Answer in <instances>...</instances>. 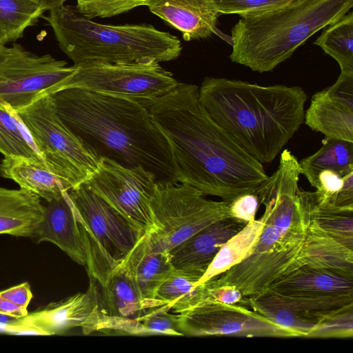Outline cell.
<instances>
[{
  "label": "cell",
  "mask_w": 353,
  "mask_h": 353,
  "mask_svg": "<svg viewBox=\"0 0 353 353\" xmlns=\"http://www.w3.org/2000/svg\"><path fill=\"white\" fill-rule=\"evenodd\" d=\"M67 193L79 223L89 277L101 285L145 232L84 183Z\"/></svg>",
  "instance_id": "52a82bcc"
},
{
  "label": "cell",
  "mask_w": 353,
  "mask_h": 353,
  "mask_svg": "<svg viewBox=\"0 0 353 353\" xmlns=\"http://www.w3.org/2000/svg\"><path fill=\"white\" fill-rule=\"evenodd\" d=\"M77 9L88 18L111 17L144 6L145 0H77Z\"/></svg>",
  "instance_id": "d6a6232c"
},
{
  "label": "cell",
  "mask_w": 353,
  "mask_h": 353,
  "mask_svg": "<svg viewBox=\"0 0 353 353\" xmlns=\"http://www.w3.org/2000/svg\"><path fill=\"white\" fill-rule=\"evenodd\" d=\"M205 196L187 184L157 181L150 202L156 231L147 234L152 247L169 252L210 224L230 218L228 202Z\"/></svg>",
  "instance_id": "9c48e42d"
},
{
  "label": "cell",
  "mask_w": 353,
  "mask_h": 353,
  "mask_svg": "<svg viewBox=\"0 0 353 353\" xmlns=\"http://www.w3.org/2000/svg\"><path fill=\"white\" fill-rule=\"evenodd\" d=\"M50 95L61 119L100 159L141 165L157 181L180 183L166 137L137 99L74 88Z\"/></svg>",
  "instance_id": "7a4b0ae2"
},
{
  "label": "cell",
  "mask_w": 353,
  "mask_h": 353,
  "mask_svg": "<svg viewBox=\"0 0 353 353\" xmlns=\"http://www.w3.org/2000/svg\"><path fill=\"white\" fill-rule=\"evenodd\" d=\"M314 44L336 61L341 73L353 74V12L323 28Z\"/></svg>",
  "instance_id": "83f0119b"
},
{
  "label": "cell",
  "mask_w": 353,
  "mask_h": 353,
  "mask_svg": "<svg viewBox=\"0 0 353 353\" xmlns=\"http://www.w3.org/2000/svg\"><path fill=\"white\" fill-rule=\"evenodd\" d=\"M352 7L353 0H296L279 8L241 16L231 30L230 58L253 71H272Z\"/></svg>",
  "instance_id": "5b68a950"
},
{
  "label": "cell",
  "mask_w": 353,
  "mask_h": 353,
  "mask_svg": "<svg viewBox=\"0 0 353 353\" xmlns=\"http://www.w3.org/2000/svg\"><path fill=\"white\" fill-rule=\"evenodd\" d=\"M299 165L301 174L313 187L323 170H331L345 176L353 172V142L325 138L321 148L303 159Z\"/></svg>",
  "instance_id": "484cf974"
},
{
  "label": "cell",
  "mask_w": 353,
  "mask_h": 353,
  "mask_svg": "<svg viewBox=\"0 0 353 353\" xmlns=\"http://www.w3.org/2000/svg\"><path fill=\"white\" fill-rule=\"evenodd\" d=\"M208 286L210 299L225 304L239 303L244 297L241 291L234 285H215L210 281L205 282Z\"/></svg>",
  "instance_id": "d590c367"
},
{
  "label": "cell",
  "mask_w": 353,
  "mask_h": 353,
  "mask_svg": "<svg viewBox=\"0 0 353 353\" xmlns=\"http://www.w3.org/2000/svg\"><path fill=\"white\" fill-rule=\"evenodd\" d=\"M199 99L243 150L261 163H269L303 123L307 96L300 86H264L208 77L199 87Z\"/></svg>",
  "instance_id": "277c9868"
},
{
  "label": "cell",
  "mask_w": 353,
  "mask_h": 353,
  "mask_svg": "<svg viewBox=\"0 0 353 353\" xmlns=\"http://www.w3.org/2000/svg\"><path fill=\"white\" fill-rule=\"evenodd\" d=\"M303 265L353 274V245L331 236L311 221L294 270Z\"/></svg>",
  "instance_id": "7402d4cb"
},
{
  "label": "cell",
  "mask_w": 353,
  "mask_h": 353,
  "mask_svg": "<svg viewBox=\"0 0 353 353\" xmlns=\"http://www.w3.org/2000/svg\"><path fill=\"white\" fill-rule=\"evenodd\" d=\"M6 37L0 28V62L3 61L7 52L8 47L6 46Z\"/></svg>",
  "instance_id": "ab89813d"
},
{
  "label": "cell",
  "mask_w": 353,
  "mask_h": 353,
  "mask_svg": "<svg viewBox=\"0 0 353 353\" xmlns=\"http://www.w3.org/2000/svg\"><path fill=\"white\" fill-rule=\"evenodd\" d=\"M74 70L50 54L36 55L14 44L0 62V102L17 112L53 93Z\"/></svg>",
  "instance_id": "7c38bea8"
},
{
  "label": "cell",
  "mask_w": 353,
  "mask_h": 353,
  "mask_svg": "<svg viewBox=\"0 0 353 353\" xmlns=\"http://www.w3.org/2000/svg\"><path fill=\"white\" fill-rule=\"evenodd\" d=\"M39 6L45 12L52 10L63 5L68 0H30Z\"/></svg>",
  "instance_id": "f35d334b"
},
{
  "label": "cell",
  "mask_w": 353,
  "mask_h": 353,
  "mask_svg": "<svg viewBox=\"0 0 353 353\" xmlns=\"http://www.w3.org/2000/svg\"><path fill=\"white\" fill-rule=\"evenodd\" d=\"M43 18L52 28L61 50L77 65L177 59L182 46L176 36L148 24L105 25L92 21L76 6H61Z\"/></svg>",
  "instance_id": "8992f818"
},
{
  "label": "cell",
  "mask_w": 353,
  "mask_h": 353,
  "mask_svg": "<svg viewBox=\"0 0 353 353\" xmlns=\"http://www.w3.org/2000/svg\"><path fill=\"white\" fill-rule=\"evenodd\" d=\"M119 265L132 279L147 308L157 307L156 293L175 270L169 252L154 250L147 234L139 239Z\"/></svg>",
  "instance_id": "d6986e66"
},
{
  "label": "cell",
  "mask_w": 353,
  "mask_h": 353,
  "mask_svg": "<svg viewBox=\"0 0 353 353\" xmlns=\"http://www.w3.org/2000/svg\"><path fill=\"white\" fill-rule=\"evenodd\" d=\"M353 336V307L330 315L308 334L309 338H351Z\"/></svg>",
  "instance_id": "1f68e13d"
},
{
  "label": "cell",
  "mask_w": 353,
  "mask_h": 353,
  "mask_svg": "<svg viewBox=\"0 0 353 353\" xmlns=\"http://www.w3.org/2000/svg\"><path fill=\"white\" fill-rule=\"evenodd\" d=\"M260 204L255 192L241 194L228 203L229 216L239 222L247 224L255 220Z\"/></svg>",
  "instance_id": "e575fe53"
},
{
  "label": "cell",
  "mask_w": 353,
  "mask_h": 353,
  "mask_svg": "<svg viewBox=\"0 0 353 353\" xmlns=\"http://www.w3.org/2000/svg\"><path fill=\"white\" fill-rule=\"evenodd\" d=\"M157 181L156 176L141 165L128 168L101 158L97 169L83 182L145 234L156 231L150 207Z\"/></svg>",
  "instance_id": "8fae6325"
},
{
  "label": "cell",
  "mask_w": 353,
  "mask_h": 353,
  "mask_svg": "<svg viewBox=\"0 0 353 353\" xmlns=\"http://www.w3.org/2000/svg\"><path fill=\"white\" fill-rule=\"evenodd\" d=\"M183 336L296 337L248 307L207 301L179 314Z\"/></svg>",
  "instance_id": "4fadbf2b"
},
{
  "label": "cell",
  "mask_w": 353,
  "mask_h": 353,
  "mask_svg": "<svg viewBox=\"0 0 353 353\" xmlns=\"http://www.w3.org/2000/svg\"><path fill=\"white\" fill-rule=\"evenodd\" d=\"M44 10L30 0H0V28L7 42L15 41L37 24Z\"/></svg>",
  "instance_id": "f546056e"
},
{
  "label": "cell",
  "mask_w": 353,
  "mask_h": 353,
  "mask_svg": "<svg viewBox=\"0 0 353 353\" xmlns=\"http://www.w3.org/2000/svg\"><path fill=\"white\" fill-rule=\"evenodd\" d=\"M0 296L27 310L32 293L29 283L26 282L0 291Z\"/></svg>",
  "instance_id": "8d00e7d4"
},
{
  "label": "cell",
  "mask_w": 353,
  "mask_h": 353,
  "mask_svg": "<svg viewBox=\"0 0 353 353\" xmlns=\"http://www.w3.org/2000/svg\"><path fill=\"white\" fill-rule=\"evenodd\" d=\"M201 277L196 272L175 268L156 293L157 307L167 305L180 314L210 300L206 283L196 285Z\"/></svg>",
  "instance_id": "d4e9b609"
},
{
  "label": "cell",
  "mask_w": 353,
  "mask_h": 353,
  "mask_svg": "<svg viewBox=\"0 0 353 353\" xmlns=\"http://www.w3.org/2000/svg\"><path fill=\"white\" fill-rule=\"evenodd\" d=\"M220 14L243 16L266 12L290 4L296 0H213Z\"/></svg>",
  "instance_id": "836d02e7"
},
{
  "label": "cell",
  "mask_w": 353,
  "mask_h": 353,
  "mask_svg": "<svg viewBox=\"0 0 353 353\" xmlns=\"http://www.w3.org/2000/svg\"><path fill=\"white\" fill-rule=\"evenodd\" d=\"M170 307L163 305L151 307L134 320L136 336L165 334L183 336L179 329V315L169 313Z\"/></svg>",
  "instance_id": "4dcf8cb0"
},
{
  "label": "cell",
  "mask_w": 353,
  "mask_h": 353,
  "mask_svg": "<svg viewBox=\"0 0 353 353\" xmlns=\"http://www.w3.org/2000/svg\"><path fill=\"white\" fill-rule=\"evenodd\" d=\"M74 65V71L54 92L74 88L128 98L152 99L169 92L179 83L152 59L117 63L88 61Z\"/></svg>",
  "instance_id": "30bf717a"
},
{
  "label": "cell",
  "mask_w": 353,
  "mask_h": 353,
  "mask_svg": "<svg viewBox=\"0 0 353 353\" xmlns=\"http://www.w3.org/2000/svg\"><path fill=\"white\" fill-rule=\"evenodd\" d=\"M300 174L297 159L284 150L276 170L255 191L265 208L256 242L246 258L208 281L234 285L246 297L265 292L294 270L311 221L310 192L299 188Z\"/></svg>",
  "instance_id": "3957f363"
},
{
  "label": "cell",
  "mask_w": 353,
  "mask_h": 353,
  "mask_svg": "<svg viewBox=\"0 0 353 353\" xmlns=\"http://www.w3.org/2000/svg\"><path fill=\"white\" fill-rule=\"evenodd\" d=\"M31 238L39 243L47 241L56 245L73 261L85 267L79 223L67 191L47 202L43 217Z\"/></svg>",
  "instance_id": "2e32d148"
},
{
  "label": "cell",
  "mask_w": 353,
  "mask_h": 353,
  "mask_svg": "<svg viewBox=\"0 0 353 353\" xmlns=\"http://www.w3.org/2000/svg\"><path fill=\"white\" fill-rule=\"evenodd\" d=\"M144 6L188 41L210 37L220 15L213 0H145Z\"/></svg>",
  "instance_id": "ac0fdd59"
},
{
  "label": "cell",
  "mask_w": 353,
  "mask_h": 353,
  "mask_svg": "<svg viewBox=\"0 0 353 353\" xmlns=\"http://www.w3.org/2000/svg\"><path fill=\"white\" fill-rule=\"evenodd\" d=\"M44 210L45 205L34 193L0 187V234L31 238Z\"/></svg>",
  "instance_id": "44dd1931"
},
{
  "label": "cell",
  "mask_w": 353,
  "mask_h": 353,
  "mask_svg": "<svg viewBox=\"0 0 353 353\" xmlns=\"http://www.w3.org/2000/svg\"><path fill=\"white\" fill-rule=\"evenodd\" d=\"M266 290L293 296L353 295V274L303 265L280 277Z\"/></svg>",
  "instance_id": "ffe728a7"
},
{
  "label": "cell",
  "mask_w": 353,
  "mask_h": 353,
  "mask_svg": "<svg viewBox=\"0 0 353 353\" xmlns=\"http://www.w3.org/2000/svg\"><path fill=\"white\" fill-rule=\"evenodd\" d=\"M0 176L12 179L46 202L68 191V185L41 161L4 157L0 163Z\"/></svg>",
  "instance_id": "603a6c76"
},
{
  "label": "cell",
  "mask_w": 353,
  "mask_h": 353,
  "mask_svg": "<svg viewBox=\"0 0 353 353\" xmlns=\"http://www.w3.org/2000/svg\"><path fill=\"white\" fill-rule=\"evenodd\" d=\"M304 121L326 139L353 142V74L341 73L332 85L315 93Z\"/></svg>",
  "instance_id": "9a60e30c"
},
{
  "label": "cell",
  "mask_w": 353,
  "mask_h": 353,
  "mask_svg": "<svg viewBox=\"0 0 353 353\" xmlns=\"http://www.w3.org/2000/svg\"><path fill=\"white\" fill-rule=\"evenodd\" d=\"M28 314V310L0 296V314L19 319L26 316Z\"/></svg>",
  "instance_id": "74e56055"
},
{
  "label": "cell",
  "mask_w": 353,
  "mask_h": 353,
  "mask_svg": "<svg viewBox=\"0 0 353 353\" xmlns=\"http://www.w3.org/2000/svg\"><path fill=\"white\" fill-rule=\"evenodd\" d=\"M99 286V311L103 315L134 318L149 309L132 279L119 265Z\"/></svg>",
  "instance_id": "cb8c5ba5"
},
{
  "label": "cell",
  "mask_w": 353,
  "mask_h": 353,
  "mask_svg": "<svg viewBox=\"0 0 353 353\" xmlns=\"http://www.w3.org/2000/svg\"><path fill=\"white\" fill-rule=\"evenodd\" d=\"M149 112L166 137L180 183L230 203L256 190L268 178L262 163L243 150L209 116L199 87L178 83L158 98H133Z\"/></svg>",
  "instance_id": "6da1fadb"
},
{
  "label": "cell",
  "mask_w": 353,
  "mask_h": 353,
  "mask_svg": "<svg viewBox=\"0 0 353 353\" xmlns=\"http://www.w3.org/2000/svg\"><path fill=\"white\" fill-rule=\"evenodd\" d=\"M99 316V285L90 279L85 292L50 303L15 319L12 334L55 335L75 327H81L84 334H89L94 332Z\"/></svg>",
  "instance_id": "5bb4252c"
},
{
  "label": "cell",
  "mask_w": 353,
  "mask_h": 353,
  "mask_svg": "<svg viewBox=\"0 0 353 353\" xmlns=\"http://www.w3.org/2000/svg\"><path fill=\"white\" fill-rule=\"evenodd\" d=\"M245 225L232 218L210 224L169 251L173 266L203 276L222 245Z\"/></svg>",
  "instance_id": "e0dca14e"
},
{
  "label": "cell",
  "mask_w": 353,
  "mask_h": 353,
  "mask_svg": "<svg viewBox=\"0 0 353 353\" xmlns=\"http://www.w3.org/2000/svg\"><path fill=\"white\" fill-rule=\"evenodd\" d=\"M265 218L263 214L230 238L220 248L196 285L222 274L246 258L259 238Z\"/></svg>",
  "instance_id": "4316f807"
},
{
  "label": "cell",
  "mask_w": 353,
  "mask_h": 353,
  "mask_svg": "<svg viewBox=\"0 0 353 353\" xmlns=\"http://www.w3.org/2000/svg\"><path fill=\"white\" fill-rule=\"evenodd\" d=\"M0 153L4 157L23 158L44 163L17 113L1 102Z\"/></svg>",
  "instance_id": "f1b7e54d"
},
{
  "label": "cell",
  "mask_w": 353,
  "mask_h": 353,
  "mask_svg": "<svg viewBox=\"0 0 353 353\" xmlns=\"http://www.w3.org/2000/svg\"><path fill=\"white\" fill-rule=\"evenodd\" d=\"M15 112L46 166L69 190L97 169L100 158L61 119L50 94Z\"/></svg>",
  "instance_id": "ba28073f"
}]
</instances>
